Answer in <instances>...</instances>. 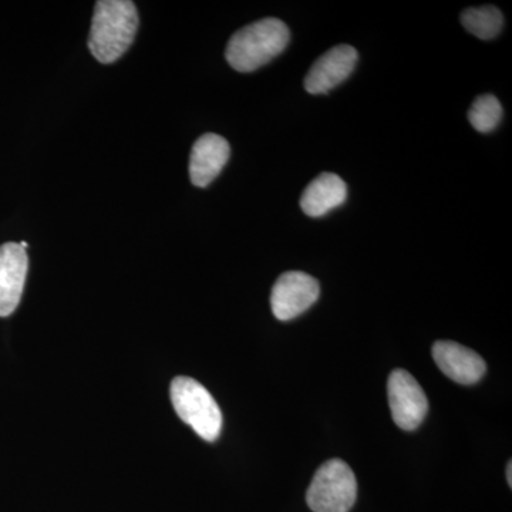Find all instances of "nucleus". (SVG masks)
Listing matches in <instances>:
<instances>
[{
	"mask_svg": "<svg viewBox=\"0 0 512 512\" xmlns=\"http://www.w3.org/2000/svg\"><path fill=\"white\" fill-rule=\"evenodd\" d=\"M356 497L355 473L339 458L319 467L306 493V501L313 512H349Z\"/></svg>",
	"mask_w": 512,
	"mask_h": 512,
	"instance_id": "obj_4",
	"label": "nucleus"
},
{
	"mask_svg": "<svg viewBox=\"0 0 512 512\" xmlns=\"http://www.w3.org/2000/svg\"><path fill=\"white\" fill-rule=\"evenodd\" d=\"M433 359L444 375L460 384L480 382L487 370L483 357L474 350L448 340L434 343Z\"/></svg>",
	"mask_w": 512,
	"mask_h": 512,
	"instance_id": "obj_9",
	"label": "nucleus"
},
{
	"mask_svg": "<svg viewBox=\"0 0 512 512\" xmlns=\"http://www.w3.org/2000/svg\"><path fill=\"white\" fill-rule=\"evenodd\" d=\"M503 119V107L497 97L491 94L477 97L468 111V120L478 133H490Z\"/></svg>",
	"mask_w": 512,
	"mask_h": 512,
	"instance_id": "obj_13",
	"label": "nucleus"
},
{
	"mask_svg": "<svg viewBox=\"0 0 512 512\" xmlns=\"http://www.w3.org/2000/svg\"><path fill=\"white\" fill-rule=\"evenodd\" d=\"M319 293V282L313 276L299 271L285 272L272 288V312L279 320L296 318L318 301Z\"/></svg>",
	"mask_w": 512,
	"mask_h": 512,
	"instance_id": "obj_6",
	"label": "nucleus"
},
{
	"mask_svg": "<svg viewBox=\"0 0 512 512\" xmlns=\"http://www.w3.org/2000/svg\"><path fill=\"white\" fill-rule=\"evenodd\" d=\"M357 57L359 56L355 47L349 45L332 47L328 52L323 53L306 74V92L326 94L335 89L355 70Z\"/></svg>",
	"mask_w": 512,
	"mask_h": 512,
	"instance_id": "obj_7",
	"label": "nucleus"
},
{
	"mask_svg": "<svg viewBox=\"0 0 512 512\" xmlns=\"http://www.w3.org/2000/svg\"><path fill=\"white\" fill-rule=\"evenodd\" d=\"M460 20L467 32L481 40L494 39L504 26L503 13L495 6L468 8L461 13Z\"/></svg>",
	"mask_w": 512,
	"mask_h": 512,
	"instance_id": "obj_12",
	"label": "nucleus"
},
{
	"mask_svg": "<svg viewBox=\"0 0 512 512\" xmlns=\"http://www.w3.org/2000/svg\"><path fill=\"white\" fill-rule=\"evenodd\" d=\"M291 40V32L282 20L265 18L239 29L229 39V66L241 73L254 72L281 55Z\"/></svg>",
	"mask_w": 512,
	"mask_h": 512,
	"instance_id": "obj_2",
	"label": "nucleus"
},
{
	"mask_svg": "<svg viewBox=\"0 0 512 512\" xmlns=\"http://www.w3.org/2000/svg\"><path fill=\"white\" fill-rule=\"evenodd\" d=\"M26 249L15 242L0 247V318L12 315L18 308L28 275Z\"/></svg>",
	"mask_w": 512,
	"mask_h": 512,
	"instance_id": "obj_8",
	"label": "nucleus"
},
{
	"mask_svg": "<svg viewBox=\"0 0 512 512\" xmlns=\"http://www.w3.org/2000/svg\"><path fill=\"white\" fill-rule=\"evenodd\" d=\"M512 463L510 461V463H508V467H507V478H508V484H510V487H512Z\"/></svg>",
	"mask_w": 512,
	"mask_h": 512,
	"instance_id": "obj_14",
	"label": "nucleus"
},
{
	"mask_svg": "<svg viewBox=\"0 0 512 512\" xmlns=\"http://www.w3.org/2000/svg\"><path fill=\"white\" fill-rule=\"evenodd\" d=\"M138 29V12L130 0H99L94 8L89 49L100 63H113L127 52Z\"/></svg>",
	"mask_w": 512,
	"mask_h": 512,
	"instance_id": "obj_1",
	"label": "nucleus"
},
{
	"mask_svg": "<svg viewBox=\"0 0 512 512\" xmlns=\"http://www.w3.org/2000/svg\"><path fill=\"white\" fill-rule=\"evenodd\" d=\"M170 396L178 417L201 439L215 441L220 437V406L200 382L187 376L175 377L171 383Z\"/></svg>",
	"mask_w": 512,
	"mask_h": 512,
	"instance_id": "obj_3",
	"label": "nucleus"
},
{
	"mask_svg": "<svg viewBox=\"0 0 512 512\" xmlns=\"http://www.w3.org/2000/svg\"><path fill=\"white\" fill-rule=\"evenodd\" d=\"M387 393L394 423L407 431L419 429L429 413V400L419 382L407 370H394Z\"/></svg>",
	"mask_w": 512,
	"mask_h": 512,
	"instance_id": "obj_5",
	"label": "nucleus"
},
{
	"mask_svg": "<svg viewBox=\"0 0 512 512\" xmlns=\"http://www.w3.org/2000/svg\"><path fill=\"white\" fill-rule=\"evenodd\" d=\"M348 197V185L332 173L318 175L301 197V208L308 217L318 218L340 207Z\"/></svg>",
	"mask_w": 512,
	"mask_h": 512,
	"instance_id": "obj_11",
	"label": "nucleus"
},
{
	"mask_svg": "<svg viewBox=\"0 0 512 512\" xmlns=\"http://www.w3.org/2000/svg\"><path fill=\"white\" fill-rule=\"evenodd\" d=\"M231 156L228 141L218 134H204L195 141L190 157V178L195 187L210 185Z\"/></svg>",
	"mask_w": 512,
	"mask_h": 512,
	"instance_id": "obj_10",
	"label": "nucleus"
}]
</instances>
